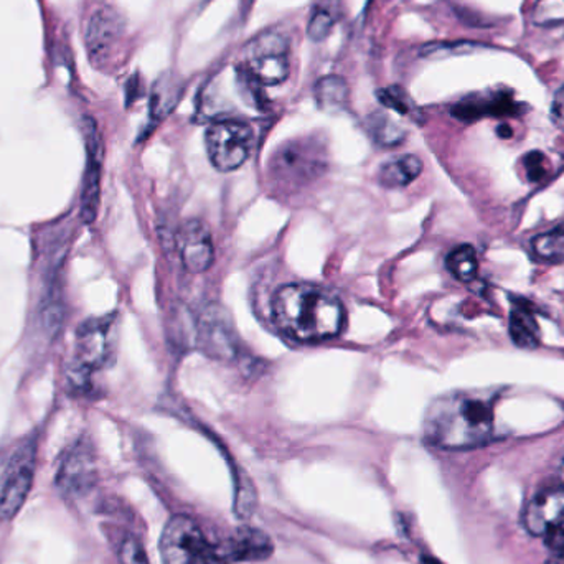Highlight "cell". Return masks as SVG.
I'll return each mask as SVG.
<instances>
[{
    "label": "cell",
    "instance_id": "obj_1",
    "mask_svg": "<svg viewBox=\"0 0 564 564\" xmlns=\"http://www.w3.org/2000/svg\"><path fill=\"white\" fill-rule=\"evenodd\" d=\"M494 431V397L486 391H457L433 401L424 417V437L441 449L480 446Z\"/></svg>",
    "mask_w": 564,
    "mask_h": 564
},
{
    "label": "cell",
    "instance_id": "obj_2",
    "mask_svg": "<svg viewBox=\"0 0 564 564\" xmlns=\"http://www.w3.org/2000/svg\"><path fill=\"white\" fill-rule=\"evenodd\" d=\"M274 324L299 341L337 337L345 324L341 302L330 292L311 284H288L271 301Z\"/></svg>",
    "mask_w": 564,
    "mask_h": 564
},
{
    "label": "cell",
    "instance_id": "obj_3",
    "mask_svg": "<svg viewBox=\"0 0 564 564\" xmlns=\"http://www.w3.org/2000/svg\"><path fill=\"white\" fill-rule=\"evenodd\" d=\"M328 169L325 142L315 135L291 139L271 155L268 162V185L276 194L295 195L308 191L324 177Z\"/></svg>",
    "mask_w": 564,
    "mask_h": 564
},
{
    "label": "cell",
    "instance_id": "obj_4",
    "mask_svg": "<svg viewBox=\"0 0 564 564\" xmlns=\"http://www.w3.org/2000/svg\"><path fill=\"white\" fill-rule=\"evenodd\" d=\"M161 555L164 564H227L224 553L185 516L169 520L162 533Z\"/></svg>",
    "mask_w": 564,
    "mask_h": 564
},
{
    "label": "cell",
    "instance_id": "obj_5",
    "mask_svg": "<svg viewBox=\"0 0 564 564\" xmlns=\"http://www.w3.org/2000/svg\"><path fill=\"white\" fill-rule=\"evenodd\" d=\"M205 144L215 169L220 172L237 171L250 158L254 132L247 122L221 119L207 129Z\"/></svg>",
    "mask_w": 564,
    "mask_h": 564
},
{
    "label": "cell",
    "instance_id": "obj_6",
    "mask_svg": "<svg viewBox=\"0 0 564 564\" xmlns=\"http://www.w3.org/2000/svg\"><path fill=\"white\" fill-rule=\"evenodd\" d=\"M243 66L261 86H278L291 72L289 43L276 32H264L243 50Z\"/></svg>",
    "mask_w": 564,
    "mask_h": 564
},
{
    "label": "cell",
    "instance_id": "obj_7",
    "mask_svg": "<svg viewBox=\"0 0 564 564\" xmlns=\"http://www.w3.org/2000/svg\"><path fill=\"white\" fill-rule=\"evenodd\" d=\"M525 527L532 535L545 540L550 552L564 558V487L543 490L530 502Z\"/></svg>",
    "mask_w": 564,
    "mask_h": 564
},
{
    "label": "cell",
    "instance_id": "obj_8",
    "mask_svg": "<svg viewBox=\"0 0 564 564\" xmlns=\"http://www.w3.org/2000/svg\"><path fill=\"white\" fill-rule=\"evenodd\" d=\"M35 476V446H23L0 477V522H9L22 509Z\"/></svg>",
    "mask_w": 564,
    "mask_h": 564
},
{
    "label": "cell",
    "instance_id": "obj_9",
    "mask_svg": "<svg viewBox=\"0 0 564 564\" xmlns=\"http://www.w3.org/2000/svg\"><path fill=\"white\" fill-rule=\"evenodd\" d=\"M124 19L112 7H99L85 25V45L93 65H105L115 55L122 35Z\"/></svg>",
    "mask_w": 564,
    "mask_h": 564
},
{
    "label": "cell",
    "instance_id": "obj_10",
    "mask_svg": "<svg viewBox=\"0 0 564 564\" xmlns=\"http://www.w3.org/2000/svg\"><path fill=\"white\" fill-rule=\"evenodd\" d=\"M83 134H85L86 162L85 184H83L82 215L86 224H93L98 214L99 195H101V169L105 158V145L95 119H83Z\"/></svg>",
    "mask_w": 564,
    "mask_h": 564
},
{
    "label": "cell",
    "instance_id": "obj_11",
    "mask_svg": "<svg viewBox=\"0 0 564 564\" xmlns=\"http://www.w3.org/2000/svg\"><path fill=\"white\" fill-rule=\"evenodd\" d=\"M115 317H99L86 321L76 332L78 364L98 370L111 360L115 351Z\"/></svg>",
    "mask_w": 564,
    "mask_h": 564
},
{
    "label": "cell",
    "instance_id": "obj_12",
    "mask_svg": "<svg viewBox=\"0 0 564 564\" xmlns=\"http://www.w3.org/2000/svg\"><path fill=\"white\" fill-rule=\"evenodd\" d=\"M177 251L191 273H204L214 263L215 248L210 230L200 220H188L178 228Z\"/></svg>",
    "mask_w": 564,
    "mask_h": 564
},
{
    "label": "cell",
    "instance_id": "obj_13",
    "mask_svg": "<svg viewBox=\"0 0 564 564\" xmlns=\"http://www.w3.org/2000/svg\"><path fill=\"white\" fill-rule=\"evenodd\" d=\"M96 479L95 459L91 449L79 443L66 454L56 476V486L63 496L79 497L91 489Z\"/></svg>",
    "mask_w": 564,
    "mask_h": 564
},
{
    "label": "cell",
    "instance_id": "obj_14",
    "mask_svg": "<svg viewBox=\"0 0 564 564\" xmlns=\"http://www.w3.org/2000/svg\"><path fill=\"white\" fill-rule=\"evenodd\" d=\"M202 347L215 358H234L237 355V334L227 312L220 307H208L198 324Z\"/></svg>",
    "mask_w": 564,
    "mask_h": 564
},
{
    "label": "cell",
    "instance_id": "obj_15",
    "mask_svg": "<svg viewBox=\"0 0 564 564\" xmlns=\"http://www.w3.org/2000/svg\"><path fill=\"white\" fill-rule=\"evenodd\" d=\"M221 553L227 562H261L273 555V542L267 533L243 527L231 535Z\"/></svg>",
    "mask_w": 564,
    "mask_h": 564
},
{
    "label": "cell",
    "instance_id": "obj_16",
    "mask_svg": "<svg viewBox=\"0 0 564 564\" xmlns=\"http://www.w3.org/2000/svg\"><path fill=\"white\" fill-rule=\"evenodd\" d=\"M423 172V162L413 154L397 155L383 162L378 171V182L384 188H401L416 181Z\"/></svg>",
    "mask_w": 564,
    "mask_h": 564
},
{
    "label": "cell",
    "instance_id": "obj_17",
    "mask_svg": "<svg viewBox=\"0 0 564 564\" xmlns=\"http://www.w3.org/2000/svg\"><path fill=\"white\" fill-rule=\"evenodd\" d=\"M182 95L181 79L172 75H162L155 82L151 95V118L162 121L177 105Z\"/></svg>",
    "mask_w": 564,
    "mask_h": 564
},
{
    "label": "cell",
    "instance_id": "obj_18",
    "mask_svg": "<svg viewBox=\"0 0 564 564\" xmlns=\"http://www.w3.org/2000/svg\"><path fill=\"white\" fill-rule=\"evenodd\" d=\"M318 108L327 112H338L347 108L348 85L340 76H325L318 79L314 89Z\"/></svg>",
    "mask_w": 564,
    "mask_h": 564
},
{
    "label": "cell",
    "instance_id": "obj_19",
    "mask_svg": "<svg viewBox=\"0 0 564 564\" xmlns=\"http://www.w3.org/2000/svg\"><path fill=\"white\" fill-rule=\"evenodd\" d=\"M447 270L460 282H473L479 273V260L470 245H463L451 251L446 260Z\"/></svg>",
    "mask_w": 564,
    "mask_h": 564
},
{
    "label": "cell",
    "instance_id": "obj_20",
    "mask_svg": "<svg viewBox=\"0 0 564 564\" xmlns=\"http://www.w3.org/2000/svg\"><path fill=\"white\" fill-rule=\"evenodd\" d=\"M510 335L519 347L535 348L539 345L535 318L525 308H516L510 315Z\"/></svg>",
    "mask_w": 564,
    "mask_h": 564
},
{
    "label": "cell",
    "instance_id": "obj_21",
    "mask_svg": "<svg viewBox=\"0 0 564 564\" xmlns=\"http://www.w3.org/2000/svg\"><path fill=\"white\" fill-rule=\"evenodd\" d=\"M337 23V9L335 3H327V0L318 3L312 10L311 19H308L307 35L312 42H322L330 35L332 29Z\"/></svg>",
    "mask_w": 564,
    "mask_h": 564
},
{
    "label": "cell",
    "instance_id": "obj_22",
    "mask_svg": "<svg viewBox=\"0 0 564 564\" xmlns=\"http://www.w3.org/2000/svg\"><path fill=\"white\" fill-rule=\"evenodd\" d=\"M368 129H370L375 141L381 145H398L403 142L404 135H406L404 129L400 128L397 122L391 121L383 112H375L370 116Z\"/></svg>",
    "mask_w": 564,
    "mask_h": 564
},
{
    "label": "cell",
    "instance_id": "obj_23",
    "mask_svg": "<svg viewBox=\"0 0 564 564\" xmlns=\"http://www.w3.org/2000/svg\"><path fill=\"white\" fill-rule=\"evenodd\" d=\"M533 250L542 260H564V224L553 228L549 234L536 237L533 240Z\"/></svg>",
    "mask_w": 564,
    "mask_h": 564
},
{
    "label": "cell",
    "instance_id": "obj_24",
    "mask_svg": "<svg viewBox=\"0 0 564 564\" xmlns=\"http://www.w3.org/2000/svg\"><path fill=\"white\" fill-rule=\"evenodd\" d=\"M378 99H380L381 105L387 106L388 109H393L398 115L411 116V118L416 115V106H414L413 99L400 86H388V88L380 89Z\"/></svg>",
    "mask_w": 564,
    "mask_h": 564
},
{
    "label": "cell",
    "instance_id": "obj_25",
    "mask_svg": "<svg viewBox=\"0 0 564 564\" xmlns=\"http://www.w3.org/2000/svg\"><path fill=\"white\" fill-rule=\"evenodd\" d=\"M533 22L540 26L564 23V0H539L533 9Z\"/></svg>",
    "mask_w": 564,
    "mask_h": 564
},
{
    "label": "cell",
    "instance_id": "obj_26",
    "mask_svg": "<svg viewBox=\"0 0 564 564\" xmlns=\"http://www.w3.org/2000/svg\"><path fill=\"white\" fill-rule=\"evenodd\" d=\"M119 562L121 564H151L149 563L145 550L142 549L141 542L134 536H126L119 546Z\"/></svg>",
    "mask_w": 564,
    "mask_h": 564
},
{
    "label": "cell",
    "instance_id": "obj_27",
    "mask_svg": "<svg viewBox=\"0 0 564 564\" xmlns=\"http://www.w3.org/2000/svg\"><path fill=\"white\" fill-rule=\"evenodd\" d=\"M525 172L530 182H540L549 174V161L540 152H530L525 158Z\"/></svg>",
    "mask_w": 564,
    "mask_h": 564
},
{
    "label": "cell",
    "instance_id": "obj_28",
    "mask_svg": "<svg viewBox=\"0 0 564 564\" xmlns=\"http://www.w3.org/2000/svg\"><path fill=\"white\" fill-rule=\"evenodd\" d=\"M552 116L555 124L564 131V86L556 93L555 99H553Z\"/></svg>",
    "mask_w": 564,
    "mask_h": 564
},
{
    "label": "cell",
    "instance_id": "obj_29",
    "mask_svg": "<svg viewBox=\"0 0 564 564\" xmlns=\"http://www.w3.org/2000/svg\"><path fill=\"white\" fill-rule=\"evenodd\" d=\"M499 135L503 139L512 138V129H510L509 126H500Z\"/></svg>",
    "mask_w": 564,
    "mask_h": 564
},
{
    "label": "cell",
    "instance_id": "obj_30",
    "mask_svg": "<svg viewBox=\"0 0 564 564\" xmlns=\"http://www.w3.org/2000/svg\"><path fill=\"white\" fill-rule=\"evenodd\" d=\"M546 564H564V558H560V556H555V558L550 560Z\"/></svg>",
    "mask_w": 564,
    "mask_h": 564
},
{
    "label": "cell",
    "instance_id": "obj_31",
    "mask_svg": "<svg viewBox=\"0 0 564 564\" xmlns=\"http://www.w3.org/2000/svg\"><path fill=\"white\" fill-rule=\"evenodd\" d=\"M560 477H562L563 482H564V454L562 457V463H560Z\"/></svg>",
    "mask_w": 564,
    "mask_h": 564
},
{
    "label": "cell",
    "instance_id": "obj_32",
    "mask_svg": "<svg viewBox=\"0 0 564 564\" xmlns=\"http://www.w3.org/2000/svg\"><path fill=\"white\" fill-rule=\"evenodd\" d=\"M421 564H440V563H436V562H434V560H431V558H424L423 563H421Z\"/></svg>",
    "mask_w": 564,
    "mask_h": 564
}]
</instances>
